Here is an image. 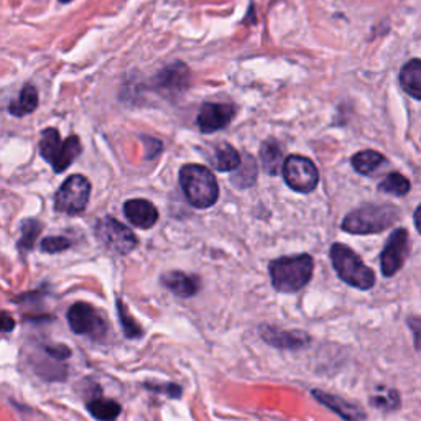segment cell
I'll list each match as a JSON object with an SVG mask.
<instances>
[{"label":"cell","mask_w":421,"mask_h":421,"mask_svg":"<svg viewBox=\"0 0 421 421\" xmlns=\"http://www.w3.org/2000/svg\"><path fill=\"white\" fill-rule=\"evenodd\" d=\"M315 262L310 253L280 257L270 262V278L273 288L280 293H295L305 288L313 277Z\"/></svg>","instance_id":"cell-1"},{"label":"cell","mask_w":421,"mask_h":421,"mask_svg":"<svg viewBox=\"0 0 421 421\" xmlns=\"http://www.w3.org/2000/svg\"><path fill=\"white\" fill-rule=\"evenodd\" d=\"M180 186L193 208L214 206L219 198V185L213 171L203 165H185L180 170Z\"/></svg>","instance_id":"cell-2"},{"label":"cell","mask_w":421,"mask_h":421,"mask_svg":"<svg viewBox=\"0 0 421 421\" xmlns=\"http://www.w3.org/2000/svg\"><path fill=\"white\" fill-rule=\"evenodd\" d=\"M400 210L392 204H367L345 215L341 228L349 234H377L392 228Z\"/></svg>","instance_id":"cell-3"},{"label":"cell","mask_w":421,"mask_h":421,"mask_svg":"<svg viewBox=\"0 0 421 421\" xmlns=\"http://www.w3.org/2000/svg\"><path fill=\"white\" fill-rule=\"evenodd\" d=\"M331 260L339 278L350 287L370 290L375 285V273L348 245L334 244L331 247Z\"/></svg>","instance_id":"cell-4"},{"label":"cell","mask_w":421,"mask_h":421,"mask_svg":"<svg viewBox=\"0 0 421 421\" xmlns=\"http://www.w3.org/2000/svg\"><path fill=\"white\" fill-rule=\"evenodd\" d=\"M40 155L53 166L56 173H63L71 166L81 153V140L76 135H71L66 140H61L56 128H45L40 138Z\"/></svg>","instance_id":"cell-5"},{"label":"cell","mask_w":421,"mask_h":421,"mask_svg":"<svg viewBox=\"0 0 421 421\" xmlns=\"http://www.w3.org/2000/svg\"><path fill=\"white\" fill-rule=\"evenodd\" d=\"M91 183L83 175H73L59 186L55 194V209L69 215L83 213L89 203Z\"/></svg>","instance_id":"cell-6"},{"label":"cell","mask_w":421,"mask_h":421,"mask_svg":"<svg viewBox=\"0 0 421 421\" xmlns=\"http://www.w3.org/2000/svg\"><path fill=\"white\" fill-rule=\"evenodd\" d=\"M285 183L296 193H311L320 181V171L310 158L301 155H290L283 163Z\"/></svg>","instance_id":"cell-7"},{"label":"cell","mask_w":421,"mask_h":421,"mask_svg":"<svg viewBox=\"0 0 421 421\" xmlns=\"http://www.w3.org/2000/svg\"><path fill=\"white\" fill-rule=\"evenodd\" d=\"M96 234L102 244L109 250L117 253V255H127L138 244L137 235L122 223H118V220L112 218L101 219L97 223Z\"/></svg>","instance_id":"cell-8"},{"label":"cell","mask_w":421,"mask_h":421,"mask_svg":"<svg viewBox=\"0 0 421 421\" xmlns=\"http://www.w3.org/2000/svg\"><path fill=\"white\" fill-rule=\"evenodd\" d=\"M69 328L76 334H86L91 338H99L106 334V321L99 311L89 303H74L68 311Z\"/></svg>","instance_id":"cell-9"},{"label":"cell","mask_w":421,"mask_h":421,"mask_svg":"<svg viewBox=\"0 0 421 421\" xmlns=\"http://www.w3.org/2000/svg\"><path fill=\"white\" fill-rule=\"evenodd\" d=\"M408 232L405 229H397L388 239L385 249L380 255L382 273L385 277H392L405 263V257L408 253Z\"/></svg>","instance_id":"cell-10"},{"label":"cell","mask_w":421,"mask_h":421,"mask_svg":"<svg viewBox=\"0 0 421 421\" xmlns=\"http://www.w3.org/2000/svg\"><path fill=\"white\" fill-rule=\"evenodd\" d=\"M235 116V109L230 104L206 102L198 114V127L203 133H213L228 127Z\"/></svg>","instance_id":"cell-11"},{"label":"cell","mask_w":421,"mask_h":421,"mask_svg":"<svg viewBox=\"0 0 421 421\" xmlns=\"http://www.w3.org/2000/svg\"><path fill=\"white\" fill-rule=\"evenodd\" d=\"M123 214L135 228L152 229L158 220V209L147 199H131L123 204Z\"/></svg>","instance_id":"cell-12"},{"label":"cell","mask_w":421,"mask_h":421,"mask_svg":"<svg viewBox=\"0 0 421 421\" xmlns=\"http://www.w3.org/2000/svg\"><path fill=\"white\" fill-rule=\"evenodd\" d=\"M260 334L270 345H275V348L280 349H301L310 343V336L306 333L282 331V329L268 325L260 328Z\"/></svg>","instance_id":"cell-13"},{"label":"cell","mask_w":421,"mask_h":421,"mask_svg":"<svg viewBox=\"0 0 421 421\" xmlns=\"http://www.w3.org/2000/svg\"><path fill=\"white\" fill-rule=\"evenodd\" d=\"M315 398H318L325 407L329 410H333L334 413H338L339 417L344 418L345 421H364L365 420V413L362 412V408L357 407V405L349 403L343 400L341 397L336 395H329V393H325L321 390H315L313 392Z\"/></svg>","instance_id":"cell-14"},{"label":"cell","mask_w":421,"mask_h":421,"mask_svg":"<svg viewBox=\"0 0 421 421\" xmlns=\"http://www.w3.org/2000/svg\"><path fill=\"white\" fill-rule=\"evenodd\" d=\"M161 283H163L171 293L180 296V298H191V296L196 295L199 290L196 278L188 273L178 272V270H171V272L161 275Z\"/></svg>","instance_id":"cell-15"},{"label":"cell","mask_w":421,"mask_h":421,"mask_svg":"<svg viewBox=\"0 0 421 421\" xmlns=\"http://www.w3.org/2000/svg\"><path fill=\"white\" fill-rule=\"evenodd\" d=\"M400 84L405 93L421 101V59H412L400 71Z\"/></svg>","instance_id":"cell-16"},{"label":"cell","mask_w":421,"mask_h":421,"mask_svg":"<svg viewBox=\"0 0 421 421\" xmlns=\"http://www.w3.org/2000/svg\"><path fill=\"white\" fill-rule=\"evenodd\" d=\"M36 106H39V93H36L35 86L26 84L17 99L10 102L9 112L15 117H24L31 114L36 109Z\"/></svg>","instance_id":"cell-17"},{"label":"cell","mask_w":421,"mask_h":421,"mask_svg":"<svg viewBox=\"0 0 421 421\" xmlns=\"http://www.w3.org/2000/svg\"><path fill=\"white\" fill-rule=\"evenodd\" d=\"M188 79H190V73H188L186 64L176 63L160 74L158 84L168 91H181L183 88H186Z\"/></svg>","instance_id":"cell-18"},{"label":"cell","mask_w":421,"mask_h":421,"mask_svg":"<svg viewBox=\"0 0 421 421\" xmlns=\"http://www.w3.org/2000/svg\"><path fill=\"white\" fill-rule=\"evenodd\" d=\"M260 160L262 166L268 175H277L280 173V168H283V152L280 148V145L275 140H267L260 148Z\"/></svg>","instance_id":"cell-19"},{"label":"cell","mask_w":421,"mask_h":421,"mask_svg":"<svg viewBox=\"0 0 421 421\" xmlns=\"http://www.w3.org/2000/svg\"><path fill=\"white\" fill-rule=\"evenodd\" d=\"M88 412L99 421H114L122 412V407L111 398H93L88 402Z\"/></svg>","instance_id":"cell-20"},{"label":"cell","mask_w":421,"mask_h":421,"mask_svg":"<svg viewBox=\"0 0 421 421\" xmlns=\"http://www.w3.org/2000/svg\"><path fill=\"white\" fill-rule=\"evenodd\" d=\"M383 163H385V156L379 152H374V150H364V152H359L352 156L354 170L360 175H372Z\"/></svg>","instance_id":"cell-21"},{"label":"cell","mask_w":421,"mask_h":421,"mask_svg":"<svg viewBox=\"0 0 421 421\" xmlns=\"http://www.w3.org/2000/svg\"><path fill=\"white\" fill-rule=\"evenodd\" d=\"M240 153L229 143H220L214 153V166L219 171H234L240 166Z\"/></svg>","instance_id":"cell-22"},{"label":"cell","mask_w":421,"mask_h":421,"mask_svg":"<svg viewBox=\"0 0 421 421\" xmlns=\"http://www.w3.org/2000/svg\"><path fill=\"white\" fill-rule=\"evenodd\" d=\"M255 180H257L255 160H253L252 156H245V158L242 160L239 168L234 170V173H232L230 176L232 185L240 188V190H244V188L252 186L253 183H255Z\"/></svg>","instance_id":"cell-23"},{"label":"cell","mask_w":421,"mask_h":421,"mask_svg":"<svg viewBox=\"0 0 421 421\" xmlns=\"http://www.w3.org/2000/svg\"><path fill=\"white\" fill-rule=\"evenodd\" d=\"M379 190L395 196H405L410 191V181L400 173H390L379 185Z\"/></svg>","instance_id":"cell-24"},{"label":"cell","mask_w":421,"mask_h":421,"mask_svg":"<svg viewBox=\"0 0 421 421\" xmlns=\"http://www.w3.org/2000/svg\"><path fill=\"white\" fill-rule=\"evenodd\" d=\"M41 232V224L35 219H29L21 224V237L19 240V249L21 250H30L35 245L36 239H39Z\"/></svg>","instance_id":"cell-25"},{"label":"cell","mask_w":421,"mask_h":421,"mask_svg":"<svg viewBox=\"0 0 421 421\" xmlns=\"http://www.w3.org/2000/svg\"><path fill=\"white\" fill-rule=\"evenodd\" d=\"M117 310H118V320L122 323V329L127 338H140L142 336V328L137 325V321L127 313V308L123 306L121 300H117Z\"/></svg>","instance_id":"cell-26"},{"label":"cell","mask_w":421,"mask_h":421,"mask_svg":"<svg viewBox=\"0 0 421 421\" xmlns=\"http://www.w3.org/2000/svg\"><path fill=\"white\" fill-rule=\"evenodd\" d=\"M71 247L66 237H46L40 242V249L45 253H59Z\"/></svg>","instance_id":"cell-27"},{"label":"cell","mask_w":421,"mask_h":421,"mask_svg":"<svg viewBox=\"0 0 421 421\" xmlns=\"http://www.w3.org/2000/svg\"><path fill=\"white\" fill-rule=\"evenodd\" d=\"M46 354L51 355L53 359L55 360H64L68 359L69 355H71V350H69V348H66V345H46L45 348Z\"/></svg>","instance_id":"cell-28"},{"label":"cell","mask_w":421,"mask_h":421,"mask_svg":"<svg viewBox=\"0 0 421 421\" xmlns=\"http://www.w3.org/2000/svg\"><path fill=\"white\" fill-rule=\"evenodd\" d=\"M374 405L377 407H382V408H395L398 407V395L397 392H390L388 393V397H377L374 400Z\"/></svg>","instance_id":"cell-29"},{"label":"cell","mask_w":421,"mask_h":421,"mask_svg":"<svg viewBox=\"0 0 421 421\" xmlns=\"http://www.w3.org/2000/svg\"><path fill=\"white\" fill-rule=\"evenodd\" d=\"M408 326L413 331L415 348L421 350V318H408Z\"/></svg>","instance_id":"cell-30"},{"label":"cell","mask_w":421,"mask_h":421,"mask_svg":"<svg viewBox=\"0 0 421 421\" xmlns=\"http://www.w3.org/2000/svg\"><path fill=\"white\" fill-rule=\"evenodd\" d=\"M150 390H155V392H165V393H168L170 397H175V398H178L181 395V388L178 387V385H171V383H168V385H161V383H156V385H147Z\"/></svg>","instance_id":"cell-31"},{"label":"cell","mask_w":421,"mask_h":421,"mask_svg":"<svg viewBox=\"0 0 421 421\" xmlns=\"http://www.w3.org/2000/svg\"><path fill=\"white\" fill-rule=\"evenodd\" d=\"M15 328V321L9 316V313H2V331L9 333Z\"/></svg>","instance_id":"cell-32"},{"label":"cell","mask_w":421,"mask_h":421,"mask_svg":"<svg viewBox=\"0 0 421 421\" xmlns=\"http://www.w3.org/2000/svg\"><path fill=\"white\" fill-rule=\"evenodd\" d=\"M415 225H417V229L421 234V204L418 206V209L415 210Z\"/></svg>","instance_id":"cell-33"},{"label":"cell","mask_w":421,"mask_h":421,"mask_svg":"<svg viewBox=\"0 0 421 421\" xmlns=\"http://www.w3.org/2000/svg\"><path fill=\"white\" fill-rule=\"evenodd\" d=\"M59 2H63V4H68V2H73V0H59Z\"/></svg>","instance_id":"cell-34"}]
</instances>
